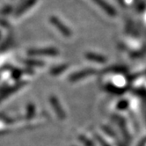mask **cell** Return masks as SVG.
<instances>
[{
    "label": "cell",
    "instance_id": "cell-5",
    "mask_svg": "<svg viewBox=\"0 0 146 146\" xmlns=\"http://www.w3.org/2000/svg\"><path fill=\"white\" fill-rule=\"evenodd\" d=\"M13 12V6L12 5H5L4 6L1 11H0V13L3 15H8Z\"/></svg>",
    "mask_w": 146,
    "mask_h": 146
},
{
    "label": "cell",
    "instance_id": "cell-3",
    "mask_svg": "<svg viewBox=\"0 0 146 146\" xmlns=\"http://www.w3.org/2000/svg\"><path fill=\"white\" fill-rule=\"evenodd\" d=\"M31 55H42V56H55L57 55V50L56 48H42V49H32L29 50Z\"/></svg>",
    "mask_w": 146,
    "mask_h": 146
},
{
    "label": "cell",
    "instance_id": "cell-2",
    "mask_svg": "<svg viewBox=\"0 0 146 146\" xmlns=\"http://www.w3.org/2000/svg\"><path fill=\"white\" fill-rule=\"evenodd\" d=\"M37 2V0H26V1L20 5L19 7H18V9L15 11V16L19 17V16H21L23 15L27 10H29L31 7H33Z\"/></svg>",
    "mask_w": 146,
    "mask_h": 146
},
{
    "label": "cell",
    "instance_id": "cell-4",
    "mask_svg": "<svg viewBox=\"0 0 146 146\" xmlns=\"http://www.w3.org/2000/svg\"><path fill=\"white\" fill-rule=\"evenodd\" d=\"M92 1H94L98 5H100L104 11L107 12L108 14H110V15L114 14V10L106 1H104V0H92Z\"/></svg>",
    "mask_w": 146,
    "mask_h": 146
},
{
    "label": "cell",
    "instance_id": "cell-1",
    "mask_svg": "<svg viewBox=\"0 0 146 146\" xmlns=\"http://www.w3.org/2000/svg\"><path fill=\"white\" fill-rule=\"evenodd\" d=\"M49 20H50L51 24L53 25L55 27H56L57 30L64 36H65V37H70L72 35L71 30L64 23H62L57 17H56V16H51L50 19H49Z\"/></svg>",
    "mask_w": 146,
    "mask_h": 146
},
{
    "label": "cell",
    "instance_id": "cell-6",
    "mask_svg": "<svg viewBox=\"0 0 146 146\" xmlns=\"http://www.w3.org/2000/svg\"><path fill=\"white\" fill-rule=\"evenodd\" d=\"M0 26H2L5 28H8L9 27V23L6 21V20H4V19H0Z\"/></svg>",
    "mask_w": 146,
    "mask_h": 146
},
{
    "label": "cell",
    "instance_id": "cell-7",
    "mask_svg": "<svg viewBox=\"0 0 146 146\" xmlns=\"http://www.w3.org/2000/svg\"><path fill=\"white\" fill-rule=\"evenodd\" d=\"M0 38H1V34H0Z\"/></svg>",
    "mask_w": 146,
    "mask_h": 146
}]
</instances>
